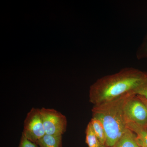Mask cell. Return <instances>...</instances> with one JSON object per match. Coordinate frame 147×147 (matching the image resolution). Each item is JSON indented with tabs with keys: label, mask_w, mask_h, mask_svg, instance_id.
<instances>
[{
	"label": "cell",
	"mask_w": 147,
	"mask_h": 147,
	"mask_svg": "<svg viewBox=\"0 0 147 147\" xmlns=\"http://www.w3.org/2000/svg\"><path fill=\"white\" fill-rule=\"evenodd\" d=\"M100 147H107L105 146H103V145H100Z\"/></svg>",
	"instance_id": "obj_15"
},
{
	"label": "cell",
	"mask_w": 147,
	"mask_h": 147,
	"mask_svg": "<svg viewBox=\"0 0 147 147\" xmlns=\"http://www.w3.org/2000/svg\"><path fill=\"white\" fill-rule=\"evenodd\" d=\"M139 96V98L143 101V102L144 103L145 105H146V106L147 107V99L146 98H145V97H143V96Z\"/></svg>",
	"instance_id": "obj_14"
},
{
	"label": "cell",
	"mask_w": 147,
	"mask_h": 147,
	"mask_svg": "<svg viewBox=\"0 0 147 147\" xmlns=\"http://www.w3.org/2000/svg\"><path fill=\"white\" fill-rule=\"evenodd\" d=\"M90 122L100 144L105 146L106 140V133L102 123L94 118H92Z\"/></svg>",
	"instance_id": "obj_9"
},
{
	"label": "cell",
	"mask_w": 147,
	"mask_h": 147,
	"mask_svg": "<svg viewBox=\"0 0 147 147\" xmlns=\"http://www.w3.org/2000/svg\"><path fill=\"white\" fill-rule=\"evenodd\" d=\"M36 144L39 147H62V136L45 134Z\"/></svg>",
	"instance_id": "obj_7"
},
{
	"label": "cell",
	"mask_w": 147,
	"mask_h": 147,
	"mask_svg": "<svg viewBox=\"0 0 147 147\" xmlns=\"http://www.w3.org/2000/svg\"><path fill=\"white\" fill-rule=\"evenodd\" d=\"M124 113L127 124L132 123L147 128V107L137 95H132L126 101Z\"/></svg>",
	"instance_id": "obj_4"
},
{
	"label": "cell",
	"mask_w": 147,
	"mask_h": 147,
	"mask_svg": "<svg viewBox=\"0 0 147 147\" xmlns=\"http://www.w3.org/2000/svg\"><path fill=\"white\" fill-rule=\"evenodd\" d=\"M140 147H146L143 146H140Z\"/></svg>",
	"instance_id": "obj_17"
},
{
	"label": "cell",
	"mask_w": 147,
	"mask_h": 147,
	"mask_svg": "<svg viewBox=\"0 0 147 147\" xmlns=\"http://www.w3.org/2000/svg\"><path fill=\"white\" fill-rule=\"evenodd\" d=\"M145 39H147V33L146 36V37H145Z\"/></svg>",
	"instance_id": "obj_16"
},
{
	"label": "cell",
	"mask_w": 147,
	"mask_h": 147,
	"mask_svg": "<svg viewBox=\"0 0 147 147\" xmlns=\"http://www.w3.org/2000/svg\"><path fill=\"white\" fill-rule=\"evenodd\" d=\"M134 94L143 96L147 99V72H146V76L144 82L134 91Z\"/></svg>",
	"instance_id": "obj_12"
},
{
	"label": "cell",
	"mask_w": 147,
	"mask_h": 147,
	"mask_svg": "<svg viewBox=\"0 0 147 147\" xmlns=\"http://www.w3.org/2000/svg\"><path fill=\"white\" fill-rule=\"evenodd\" d=\"M113 147H140L137 136L133 131L127 128L124 134Z\"/></svg>",
	"instance_id": "obj_6"
},
{
	"label": "cell",
	"mask_w": 147,
	"mask_h": 147,
	"mask_svg": "<svg viewBox=\"0 0 147 147\" xmlns=\"http://www.w3.org/2000/svg\"><path fill=\"white\" fill-rule=\"evenodd\" d=\"M45 134L40 109L32 108L27 114L24 120L22 135L28 140L36 144Z\"/></svg>",
	"instance_id": "obj_5"
},
{
	"label": "cell",
	"mask_w": 147,
	"mask_h": 147,
	"mask_svg": "<svg viewBox=\"0 0 147 147\" xmlns=\"http://www.w3.org/2000/svg\"><path fill=\"white\" fill-rule=\"evenodd\" d=\"M40 115L46 134L61 135L67 128V119L65 116L54 109L42 108Z\"/></svg>",
	"instance_id": "obj_3"
},
{
	"label": "cell",
	"mask_w": 147,
	"mask_h": 147,
	"mask_svg": "<svg viewBox=\"0 0 147 147\" xmlns=\"http://www.w3.org/2000/svg\"><path fill=\"white\" fill-rule=\"evenodd\" d=\"M146 72L133 67L123 68L117 73L98 79L90 87L89 100L94 105L111 101L133 93L144 82Z\"/></svg>",
	"instance_id": "obj_1"
},
{
	"label": "cell",
	"mask_w": 147,
	"mask_h": 147,
	"mask_svg": "<svg viewBox=\"0 0 147 147\" xmlns=\"http://www.w3.org/2000/svg\"><path fill=\"white\" fill-rule=\"evenodd\" d=\"M134 94H128L93 107L92 118L100 121L105 129V146L114 147L127 129L124 107L126 101Z\"/></svg>",
	"instance_id": "obj_2"
},
{
	"label": "cell",
	"mask_w": 147,
	"mask_h": 147,
	"mask_svg": "<svg viewBox=\"0 0 147 147\" xmlns=\"http://www.w3.org/2000/svg\"><path fill=\"white\" fill-rule=\"evenodd\" d=\"M127 127L136 134L139 146L147 147V128L131 122L127 123Z\"/></svg>",
	"instance_id": "obj_8"
},
{
	"label": "cell",
	"mask_w": 147,
	"mask_h": 147,
	"mask_svg": "<svg viewBox=\"0 0 147 147\" xmlns=\"http://www.w3.org/2000/svg\"><path fill=\"white\" fill-rule=\"evenodd\" d=\"M136 57L138 60L147 59V39H145L136 52Z\"/></svg>",
	"instance_id": "obj_11"
},
{
	"label": "cell",
	"mask_w": 147,
	"mask_h": 147,
	"mask_svg": "<svg viewBox=\"0 0 147 147\" xmlns=\"http://www.w3.org/2000/svg\"><path fill=\"white\" fill-rule=\"evenodd\" d=\"M86 142L88 147H100V144L99 140L92 127L90 123H89L86 131Z\"/></svg>",
	"instance_id": "obj_10"
},
{
	"label": "cell",
	"mask_w": 147,
	"mask_h": 147,
	"mask_svg": "<svg viewBox=\"0 0 147 147\" xmlns=\"http://www.w3.org/2000/svg\"><path fill=\"white\" fill-rule=\"evenodd\" d=\"M18 147H39L35 143L31 142L25 138L24 135H21V141Z\"/></svg>",
	"instance_id": "obj_13"
}]
</instances>
